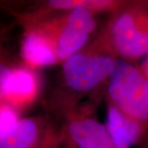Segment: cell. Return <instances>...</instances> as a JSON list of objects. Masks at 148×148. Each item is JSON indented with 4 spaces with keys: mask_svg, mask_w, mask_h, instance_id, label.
<instances>
[{
    "mask_svg": "<svg viewBox=\"0 0 148 148\" xmlns=\"http://www.w3.org/2000/svg\"><path fill=\"white\" fill-rule=\"evenodd\" d=\"M109 92L117 106L137 121L148 120V79L123 60H115L109 76Z\"/></svg>",
    "mask_w": 148,
    "mask_h": 148,
    "instance_id": "1",
    "label": "cell"
},
{
    "mask_svg": "<svg viewBox=\"0 0 148 148\" xmlns=\"http://www.w3.org/2000/svg\"><path fill=\"white\" fill-rule=\"evenodd\" d=\"M114 39L119 52L127 58H138L148 54V4L136 12L122 14L115 21Z\"/></svg>",
    "mask_w": 148,
    "mask_h": 148,
    "instance_id": "2",
    "label": "cell"
},
{
    "mask_svg": "<svg viewBox=\"0 0 148 148\" xmlns=\"http://www.w3.org/2000/svg\"><path fill=\"white\" fill-rule=\"evenodd\" d=\"M114 64L115 60L106 56L73 55L64 66L66 82L72 89L79 91L93 89L110 76Z\"/></svg>",
    "mask_w": 148,
    "mask_h": 148,
    "instance_id": "3",
    "label": "cell"
},
{
    "mask_svg": "<svg viewBox=\"0 0 148 148\" xmlns=\"http://www.w3.org/2000/svg\"><path fill=\"white\" fill-rule=\"evenodd\" d=\"M94 27V18L86 8H73L57 44V56L62 59L73 56L86 43Z\"/></svg>",
    "mask_w": 148,
    "mask_h": 148,
    "instance_id": "4",
    "label": "cell"
},
{
    "mask_svg": "<svg viewBox=\"0 0 148 148\" xmlns=\"http://www.w3.org/2000/svg\"><path fill=\"white\" fill-rule=\"evenodd\" d=\"M107 127L115 148H130L140 138V123L114 106L108 112Z\"/></svg>",
    "mask_w": 148,
    "mask_h": 148,
    "instance_id": "5",
    "label": "cell"
},
{
    "mask_svg": "<svg viewBox=\"0 0 148 148\" xmlns=\"http://www.w3.org/2000/svg\"><path fill=\"white\" fill-rule=\"evenodd\" d=\"M69 132L79 148H115L108 130L93 119H86L72 123Z\"/></svg>",
    "mask_w": 148,
    "mask_h": 148,
    "instance_id": "6",
    "label": "cell"
},
{
    "mask_svg": "<svg viewBox=\"0 0 148 148\" xmlns=\"http://www.w3.org/2000/svg\"><path fill=\"white\" fill-rule=\"evenodd\" d=\"M22 57L32 66H45L55 62L53 46L46 36L36 32L26 35L21 45Z\"/></svg>",
    "mask_w": 148,
    "mask_h": 148,
    "instance_id": "7",
    "label": "cell"
},
{
    "mask_svg": "<svg viewBox=\"0 0 148 148\" xmlns=\"http://www.w3.org/2000/svg\"><path fill=\"white\" fill-rule=\"evenodd\" d=\"M36 81L32 72L25 69L12 71L6 99L12 105L23 106L31 102L36 94Z\"/></svg>",
    "mask_w": 148,
    "mask_h": 148,
    "instance_id": "8",
    "label": "cell"
},
{
    "mask_svg": "<svg viewBox=\"0 0 148 148\" xmlns=\"http://www.w3.org/2000/svg\"><path fill=\"white\" fill-rule=\"evenodd\" d=\"M38 129L34 120L24 119L16 123L0 138V148H34Z\"/></svg>",
    "mask_w": 148,
    "mask_h": 148,
    "instance_id": "9",
    "label": "cell"
},
{
    "mask_svg": "<svg viewBox=\"0 0 148 148\" xmlns=\"http://www.w3.org/2000/svg\"><path fill=\"white\" fill-rule=\"evenodd\" d=\"M17 121L18 116L13 106L6 103H0V138Z\"/></svg>",
    "mask_w": 148,
    "mask_h": 148,
    "instance_id": "10",
    "label": "cell"
},
{
    "mask_svg": "<svg viewBox=\"0 0 148 148\" xmlns=\"http://www.w3.org/2000/svg\"><path fill=\"white\" fill-rule=\"evenodd\" d=\"M49 5L54 8L66 9V8H74L76 7H104L109 4L107 1H87V2H76L69 0H60V1H49Z\"/></svg>",
    "mask_w": 148,
    "mask_h": 148,
    "instance_id": "11",
    "label": "cell"
},
{
    "mask_svg": "<svg viewBox=\"0 0 148 148\" xmlns=\"http://www.w3.org/2000/svg\"><path fill=\"white\" fill-rule=\"evenodd\" d=\"M11 69L5 62L0 58V101L6 99L8 92V86L12 74Z\"/></svg>",
    "mask_w": 148,
    "mask_h": 148,
    "instance_id": "12",
    "label": "cell"
},
{
    "mask_svg": "<svg viewBox=\"0 0 148 148\" xmlns=\"http://www.w3.org/2000/svg\"><path fill=\"white\" fill-rule=\"evenodd\" d=\"M147 4H148V3H147Z\"/></svg>",
    "mask_w": 148,
    "mask_h": 148,
    "instance_id": "13",
    "label": "cell"
}]
</instances>
